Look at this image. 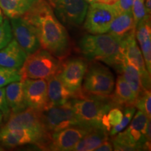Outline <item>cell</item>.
I'll use <instances>...</instances> for the list:
<instances>
[{
	"mask_svg": "<svg viewBox=\"0 0 151 151\" xmlns=\"http://www.w3.org/2000/svg\"><path fill=\"white\" fill-rule=\"evenodd\" d=\"M113 150V146L111 141L108 140L104 141L101 145H99L94 150L97 151H111Z\"/></svg>",
	"mask_w": 151,
	"mask_h": 151,
	"instance_id": "obj_34",
	"label": "cell"
},
{
	"mask_svg": "<svg viewBox=\"0 0 151 151\" xmlns=\"http://www.w3.org/2000/svg\"><path fill=\"white\" fill-rule=\"evenodd\" d=\"M22 81L28 107L40 112L48 109L49 101L46 80L27 78Z\"/></svg>",
	"mask_w": 151,
	"mask_h": 151,
	"instance_id": "obj_14",
	"label": "cell"
},
{
	"mask_svg": "<svg viewBox=\"0 0 151 151\" xmlns=\"http://www.w3.org/2000/svg\"><path fill=\"white\" fill-rule=\"evenodd\" d=\"M4 127L27 129L35 137L39 148L48 150L51 133L47 129L40 111L28 107L19 113H11Z\"/></svg>",
	"mask_w": 151,
	"mask_h": 151,
	"instance_id": "obj_5",
	"label": "cell"
},
{
	"mask_svg": "<svg viewBox=\"0 0 151 151\" xmlns=\"http://www.w3.org/2000/svg\"><path fill=\"white\" fill-rule=\"evenodd\" d=\"M123 111V117H122L121 122L118 125L113 127L112 129L110 130L109 136L111 137H113L127 127L134 115L136 109L134 106H124Z\"/></svg>",
	"mask_w": 151,
	"mask_h": 151,
	"instance_id": "obj_29",
	"label": "cell"
},
{
	"mask_svg": "<svg viewBox=\"0 0 151 151\" xmlns=\"http://www.w3.org/2000/svg\"><path fill=\"white\" fill-rule=\"evenodd\" d=\"M118 0H94V3L104 4L115 6Z\"/></svg>",
	"mask_w": 151,
	"mask_h": 151,
	"instance_id": "obj_35",
	"label": "cell"
},
{
	"mask_svg": "<svg viewBox=\"0 0 151 151\" xmlns=\"http://www.w3.org/2000/svg\"><path fill=\"white\" fill-rule=\"evenodd\" d=\"M0 141L8 148L23 146L33 143L37 146V141L31 132L24 129H7L2 127L0 130Z\"/></svg>",
	"mask_w": 151,
	"mask_h": 151,
	"instance_id": "obj_19",
	"label": "cell"
},
{
	"mask_svg": "<svg viewBox=\"0 0 151 151\" xmlns=\"http://www.w3.org/2000/svg\"><path fill=\"white\" fill-rule=\"evenodd\" d=\"M37 0H0V9L10 18L21 17Z\"/></svg>",
	"mask_w": 151,
	"mask_h": 151,
	"instance_id": "obj_24",
	"label": "cell"
},
{
	"mask_svg": "<svg viewBox=\"0 0 151 151\" xmlns=\"http://www.w3.org/2000/svg\"><path fill=\"white\" fill-rule=\"evenodd\" d=\"M21 17L35 28L41 47L60 60L69 55V35L46 0H37Z\"/></svg>",
	"mask_w": 151,
	"mask_h": 151,
	"instance_id": "obj_1",
	"label": "cell"
},
{
	"mask_svg": "<svg viewBox=\"0 0 151 151\" xmlns=\"http://www.w3.org/2000/svg\"><path fill=\"white\" fill-rule=\"evenodd\" d=\"M12 39L13 33L10 22L6 19L0 24V49L6 46Z\"/></svg>",
	"mask_w": 151,
	"mask_h": 151,
	"instance_id": "obj_30",
	"label": "cell"
},
{
	"mask_svg": "<svg viewBox=\"0 0 151 151\" xmlns=\"http://www.w3.org/2000/svg\"><path fill=\"white\" fill-rule=\"evenodd\" d=\"M132 13L134 21L135 27L140 20L149 14L145 7L143 0H134L132 7Z\"/></svg>",
	"mask_w": 151,
	"mask_h": 151,
	"instance_id": "obj_31",
	"label": "cell"
},
{
	"mask_svg": "<svg viewBox=\"0 0 151 151\" xmlns=\"http://www.w3.org/2000/svg\"><path fill=\"white\" fill-rule=\"evenodd\" d=\"M69 101L78 119L79 126L88 130L104 128L101 124L103 117L109 109L116 106L111 99V94L109 97L92 94L88 96L84 93L83 97L71 99Z\"/></svg>",
	"mask_w": 151,
	"mask_h": 151,
	"instance_id": "obj_3",
	"label": "cell"
},
{
	"mask_svg": "<svg viewBox=\"0 0 151 151\" xmlns=\"http://www.w3.org/2000/svg\"><path fill=\"white\" fill-rule=\"evenodd\" d=\"M0 111L5 120H7L11 114V110L6 98L5 88L3 87H0Z\"/></svg>",
	"mask_w": 151,
	"mask_h": 151,
	"instance_id": "obj_32",
	"label": "cell"
},
{
	"mask_svg": "<svg viewBox=\"0 0 151 151\" xmlns=\"http://www.w3.org/2000/svg\"><path fill=\"white\" fill-rule=\"evenodd\" d=\"M27 57L26 52L13 39L6 46L0 49V66L20 69Z\"/></svg>",
	"mask_w": 151,
	"mask_h": 151,
	"instance_id": "obj_18",
	"label": "cell"
},
{
	"mask_svg": "<svg viewBox=\"0 0 151 151\" xmlns=\"http://www.w3.org/2000/svg\"><path fill=\"white\" fill-rule=\"evenodd\" d=\"M61 62L48 50L39 48L28 55L20 69L22 81L27 78L48 80L58 73Z\"/></svg>",
	"mask_w": 151,
	"mask_h": 151,
	"instance_id": "obj_6",
	"label": "cell"
},
{
	"mask_svg": "<svg viewBox=\"0 0 151 151\" xmlns=\"http://www.w3.org/2000/svg\"><path fill=\"white\" fill-rule=\"evenodd\" d=\"M117 69L121 72L122 77L129 85L134 94L137 97L144 90L141 83L139 71L134 66L129 65L125 60Z\"/></svg>",
	"mask_w": 151,
	"mask_h": 151,
	"instance_id": "obj_25",
	"label": "cell"
},
{
	"mask_svg": "<svg viewBox=\"0 0 151 151\" xmlns=\"http://www.w3.org/2000/svg\"><path fill=\"white\" fill-rule=\"evenodd\" d=\"M58 19L71 27H78L84 22L88 4L85 0H46Z\"/></svg>",
	"mask_w": 151,
	"mask_h": 151,
	"instance_id": "obj_9",
	"label": "cell"
},
{
	"mask_svg": "<svg viewBox=\"0 0 151 151\" xmlns=\"http://www.w3.org/2000/svg\"><path fill=\"white\" fill-rule=\"evenodd\" d=\"M114 89L115 91L111 97L115 104L120 107L134 106L136 97L122 75L117 78Z\"/></svg>",
	"mask_w": 151,
	"mask_h": 151,
	"instance_id": "obj_22",
	"label": "cell"
},
{
	"mask_svg": "<svg viewBox=\"0 0 151 151\" xmlns=\"http://www.w3.org/2000/svg\"><path fill=\"white\" fill-rule=\"evenodd\" d=\"M135 37L141 48L147 70L151 73V24L150 15L139 22L135 28Z\"/></svg>",
	"mask_w": 151,
	"mask_h": 151,
	"instance_id": "obj_16",
	"label": "cell"
},
{
	"mask_svg": "<svg viewBox=\"0 0 151 151\" xmlns=\"http://www.w3.org/2000/svg\"><path fill=\"white\" fill-rule=\"evenodd\" d=\"M22 81L20 69L0 66V87H4L16 81Z\"/></svg>",
	"mask_w": 151,
	"mask_h": 151,
	"instance_id": "obj_27",
	"label": "cell"
},
{
	"mask_svg": "<svg viewBox=\"0 0 151 151\" xmlns=\"http://www.w3.org/2000/svg\"><path fill=\"white\" fill-rule=\"evenodd\" d=\"M134 114L126 129L113 136L112 144L115 150H150V142L146 140L145 132L150 118L139 110Z\"/></svg>",
	"mask_w": 151,
	"mask_h": 151,
	"instance_id": "obj_4",
	"label": "cell"
},
{
	"mask_svg": "<svg viewBox=\"0 0 151 151\" xmlns=\"http://www.w3.org/2000/svg\"><path fill=\"white\" fill-rule=\"evenodd\" d=\"M86 128L79 126H72L52 132L50 134V141L48 150L58 151L73 150L78 141L90 132Z\"/></svg>",
	"mask_w": 151,
	"mask_h": 151,
	"instance_id": "obj_15",
	"label": "cell"
},
{
	"mask_svg": "<svg viewBox=\"0 0 151 151\" xmlns=\"http://www.w3.org/2000/svg\"><path fill=\"white\" fill-rule=\"evenodd\" d=\"M11 19L13 37L27 55L39 50L41 44L35 28L22 17Z\"/></svg>",
	"mask_w": 151,
	"mask_h": 151,
	"instance_id": "obj_13",
	"label": "cell"
},
{
	"mask_svg": "<svg viewBox=\"0 0 151 151\" xmlns=\"http://www.w3.org/2000/svg\"><path fill=\"white\" fill-rule=\"evenodd\" d=\"M41 116L50 133L72 126H79L78 119L69 101L63 105L50 106L41 111Z\"/></svg>",
	"mask_w": 151,
	"mask_h": 151,
	"instance_id": "obj_11",
	"label": "cell"
},
{
	"mask_svg": "<svg viewBox=\"0 0 151 151\" xmlns=\"http://www.w3.org/2000/svg\"><path fill=\"white\" fill-rule=\"evenodd\" d=\"M2 118H3V115H2V113H1V111H0V123H1V122Z\"/></svg>",
	"mask_w": 151,
	"mask_h": 151,
	"instance_id": "obj_38",
	"label": "cell"
},
{
	"mask_svg": "<svg viewBox=\"0 0 151 151\" xmlns=\"http://www.w3.org/2000/svg\"><path fill=\"white\" fill-rule=\"evenodd\" d=\"M2 22H3V16L2 15H1V16H0V24H1Z\"/></svg>",
	"mask_w": 151,
	"mask_h": 151,
	"instance_id": "obj_39",
	"label": "cell"
},
{
	"mask_svg": "<svg viewBox=\"0 0 151 151\" xmlns=\"http://www.w3.org/2000/svg\"><path fill=\"white\" fill-rule=\"evenodd\" d=\"M143 1H144V0H143Z\"/></svg>",
	"mask_w": 151,
	"mask_h": 151,
	"instance_id": "obj_40",
	"label": "cell"
},
{
	"mask_svg": "<svg viewBox=\"0 0 151 151\" xmlns=\"http://www.w3.org/2000/svg\"><path fill=\"white\" fill-rule=\"evenodd\" d=\"M121 45L124 60L139 71L143 88L150 90V73L147 70L143 55L136 40L135 30L122 38Z\"/></svg>",
	"mask_w": 151,
	"mask_h": 151,
	"instance_id": "obj_12",
	"label": "cell"
},
{
	"mask_svg": "<svg viewBox=\"0 0 151 151\" xmlns=\"http://www.w3.org/2000/svg\"><path fill=\"white\" fill-rule=\"evenodd\" d=\"M135 28L132 11H124L120 13L113 19L108 32L122 39L135 30Z\"/></svg>",
	"mask_w": 151,
	"mask_h": 151,
	"instance_id": "obj_23",
	"label": "cell"
},
{
	"mask_svg": "<svg viewBox=\"0 0 151 151\" xmlns=\"http://www.w3.org/2000/svg\"><path fill=\"white\" fill-rule=\"evenodd\" d=\"M144 4L147 11L149 14L151 12V0H144Z\"/></svg>",
	"mask_w": 151,
	"mask_h": 151,
	"instance_id": "obj_37",
	"label": "cell"
},
{
	"mask_svg": "<svg viewBox=\"0 0 151 151\" xmlns=\"http://www.w3.org/2000/svg\"><path fill=\"white\" fill-rule=\"evenodd\" d=\"M118 14L119 12L114 6L90 4L84 20L85 29L92 35L107 33L111 22Z\"/></svg>",
	"mask_w": 151,
	"mask_h": 151,
	"instance_id": "obj_8",
	"label": "cell"
},
{
	"mask_svg": "<svg viewBox=\"0 0 151 151\" xmlns=\"http://www.w3.org/2000/svg\"><path fill=\"white\" fill-rule=\"evenodd\" d=\"M133 1L134 0H118L114 6L118 10L119 14L124 11H132Z\"/></svg>",
	"mask_w": 151,
	"mask_h": 151,
	"instance_id": "obj_33",
	"label": "cell"
},
{
	"mask_svg": "<svg viewBox=\"0 0 151 151\" xmlns=\"http://www.w3.org/2000/svg\"><path fill=\"white\" fill-rule=\"evenodd\" d=\"M5 94L11 113H19L28 108L22 81H16L7 85L5 88Z\"/></svg>",
	"mask_w": 151,
	"mask_h": 151,
	"instance_id": "obj_20",
	"label": "cell"
},
{
	"mask_svg": "<svg viewBox=\"0 0 151 151\" xmlns=\"http://www.w3.org/2000/svg\"><path fill=\"white\" fill-rule=\"evenodd\" d=\"M122 117H123V112L120 109V106H114L109 109L108 113L103 117L102 120H101L103 127L109 132L111 127L120 124Z\"/></svg>",
	"mask_w": 151,
	"mask_h": 151,
	"instance_id": "obj_26",
	"label": "cell"
},
{
	"mask_svg": "<svg viewBox=\"0 0 151 151\" xmlns=\"http://www.w3.org/2000/svg\"><path fill=\"white\" fill-rule=\"evenodd\" d=\"M151 94L150 90L144 89L136 97L134 106L142 111L150 118L151 116Z\"/></svg>",
	"mask_w": 151,
	"mask_h": 151,
	"instance_id": "obj_28",
	"label": "cell"
},
{
	"mask_svg": "<svg viewBox=\"0 0 151 151\" xmlns=\"http://www.w3.org/2000/svg\"><path fill=\"white\" fill-rule=\"evenodd\" d=\"M78 48L86 60L103 62L116 69L124 61L121 39L112 34L85 35L79 41Z\"/></svg>",
	"mask_w": 151,
	"mask_h": 151,
	"instance_id": "obj_2",
	"label": "cell"
},
{
	"mask_svg": "<svg viewBox=\"0 0 151 151\" xmlns=\"http://www.w3.org/2000/svg\"><path fill=\"white\" fill-rule=\"evenodd\" d=\"M83 82L82 90L84 93L97 96L112 94L116 83L110 69L98 61H93L88 67Z\"/></svg>",
	"mask_w": 151,
	"mask_h": 151,
	"instance_id": "obj_7",
	"label": "cell"
},
{
	"mask_svg": "<svg viewBox=\"0 0 151 151\" xmlns=\"http://www.w3.org/2000/svg\"><path fill=\"white\" fill-rule=\"evenodd\" d=\"M88 67L86 60L80 58H70L61 62L57 73L67 89L76 95V98L83 94L81 86Z\"/></svg>",
	"mask_w": 151,
	"mask_h": 151,
	"instance_id": "obj_10",
	"label": "cell"
},
{
	"mask_svg": "<svg viewBox=\"0 0 151 151\" xmlns=\"http://www.w3.org/2000/svg\"><path fill=\"white\" fill-rule=\"evenodd\" d=\"M47 81L49 107L63 105L70 99L76 98V95L67 89L58 74L52 76Z\"/></svg>",
	"mask_w": 151,
	"mask_h": 151,
	"instance_id": "obj_17",
	"label": "cell"
},
{
	"mask_svg": "<svg viewBox=\"0 0 151 151\" xmlns=\"http://www.w3.org/2000/svg\"><path fill=\"white\" fill-rule=\"evenodd\" d=\"M109 132L102 127L95 128L88 132L78 143L76 145L73 150L91 151L94 150L104 141L108 140Z\"/></svg>",
	"mask_w": 151,
	"mask_h": 151,
	"instance_id": "obj_21",
	"label": "cell"
},
{
	"mask_svg": "<svg viewBox=\"0 0 151 151\" xmlns=\"http://www.w3.org/2000/svg\"><path fill=\"white\" fill-rule=\"evenodd\" d=\"M145 136H146V140L148 141V142H150V119L148 120V123H147L146 132H145Z\"/></svg>",
	"mask_w": 151,
	"mask_h": 151,
	"instance_id": "obj_36",
	"label": "cell"
}]
</instances>
